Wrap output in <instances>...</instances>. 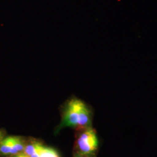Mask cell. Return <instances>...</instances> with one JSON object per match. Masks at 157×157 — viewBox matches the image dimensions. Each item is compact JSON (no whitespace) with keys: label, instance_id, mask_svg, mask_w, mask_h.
Returning a JSON list of instances; mask_svg holds the SVG:
<instances>
[{"label":"cell","instance_id":"cell-5","mask_svg":"<svg viewBox=\"0 0 157 157\" xmlns=\"http://www.w3.org/2000/svg\"><path fill=\"white\" fill-rule=\"evenodd\" d=\"M26 146L25 141L21 137L15 136L14 144L12 149L10 157L22 153Z\"/></svg>","mask_w":157,"mask_h":157},{"label":"cell","instance_id":"cell-6","mask_svg":"<svg viewBox=\"0 0 157 157\" xmlns=\"http://www.w3.org/2000/svg\"><path fill=\"white\" fill-rule=\"evenodd\" d=\"M40 157H59L56 150L41 144L40 148Z\"/></svg>","mask_w":157,"mask_h":157},{"label":"cell","instance_id":"cell-3","mask_svg":"<svg viewBox=\"0 0 157 157\" xmlns=\"http://www.w3.org/2000/svg\"><path fill=\"white\" fill-rule=\"evenodd\" d=\"M91 117L90 109L84 102H83L79 111L78 124L76 129L78 130L82 131L90 127Z\"/></svg>","mask_w":157,"mask_h":157},{"label":"cell","instance_id":"cell-9","mask_svg":"<svg viewBox=\"0 0 157 157\" xmlns=\"http://www.w3.org/2000/svg\"><path fill=\"white\" fill-rule=\"evenodd\" d=\"M94 155H84V154H82L76 152L75 154L74 157H94Z\"/></svg>","mask_w":157,"mask_h":157},{"label":"cell","instance_id":"cell-10","mask_svg":"<svg viewBox=\"0 0 157 157\" xmlns=\"http://www.w3.org/2000/svg\"><path fill=\"white\" fill-rule=\"evenodd\" d=\"M11 157H29L28 155H26V154H25L24 153H20L19 154H17L16 155H14V156H12Z\"/></svg>","mask_w":157,"mask_h":157},{"label":"cell","instance_id":"cell-4","mask_svg":"<svg viewBox=\"0 0 157 157\" xmlns=\"http://www.w3.org/2000/svg\"><path fill=\"white\" fill-rule=\"evenodd\" d=\"M15 136L5 137L0 143V155L10 157L12 149L14 144Z\"/></svg>","mask_w":157,"mask_h":157},{"label":"cell","instance_id":"cell-8","mask_svg":"<svg viewBox=\"0 0 157 157\" xmlns=\"http://www.w3.org/2000/svg\"><path fill=\"white\" fill-rule=\"evenodd\" d=\"M6 137V132L4 130L0 129V143L1 141L3 140V139Z\"/></svg>","mask_w":157,"mask_h":157},{"label":"cell","instance_id":"cell-1","mask_svg":"<svg viewBox=\"0 0 157 157\" xmlns=\"http://www.w3.org/2000/svg\"><path fill=\"white\" fill-rule=\"evenodd\" d=\"M77 152L94 155L98 147V140L94 129L89 127L82 130L76 140Z\"/></svg>","mask_w":157,"mask_h":157},{"label":"cell","instance_id":"cell-2","mask_svg":"<svg viewBox=\"0 0 157 157\" xmlns=\"http://www.w3.org/2000/svg\"><path fill=\"white\" fill-rule=\"evenodd\" d=\"M83 101L73 98L68 102L63 112L61 124L59 129L64 127L77 128L78 124V114Z\"/></svg>","mask_w":157,"mask_h":157},{"label":"cell","instance_id":"cell-7","mask_svg":"<svg viewBox=\"0 0 157 157\" xmlns=\"http://www.w3.org/2000/svg\"><path fill=\"white\" fill-rule=\"evenodd\" d=\"M40 143L39 142L34 141L31 144L26 145L23 153H24L29 157H30L33 154L37 151Z\"/></svg>","mask_w":157,"mask_h":157}]
</instances>
